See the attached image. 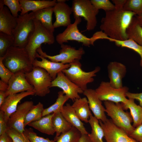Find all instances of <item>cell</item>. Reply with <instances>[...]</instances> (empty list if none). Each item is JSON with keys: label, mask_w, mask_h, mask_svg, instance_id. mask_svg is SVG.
I'll use <instances>...</instances> for the list:
<instances>
[{"label": "cell", "mask_w": 142, "mask_h": 142, "mask_svg": "<svg viewBox=\"0 0 142 142\" xmlns=\"http://www.w3.org/2000/svg\"><path fill=\"white\" fill-rule=\"evenodd\" d=\"M105 12V16L101 20V31L113 39L124 40L128 39L127 30L135 14L123 9H115Z\"/></svg>", "instance_id": "1"}, {"label": "cell", "mask_w": 142, "mask_h": 142, "mask_svg": "<svg viewBox=\"0 0 142 142\" xmlns=\"http://www.w3.org/2000/svg\"><path fill=\"white\" fill-rule=\"evenodd\" d=\"M3 57V64L13 73L19 72L26 73L33 69L32 63L24 48L12 46Z\"/></svg>", "instance_id": "2"}, {"label": "cell", "mask_w": 142, "mask_h": 142, "mask_svg": "<svg viewBox=\"0 0 142 142\" xmlns=\"http://www.w3.org/2000/svg\"><path fill=\"white\" fill-rule=\"evenodd\" d=\"M33 12L19 15L17 24L12 35L14 39L13 46L25 48L35 29Z\"/></svg>", "instance_id": "3"}, {"label": "cell", "mask_w": 142, "mask_h": 142, "mask_svg": "<svg viewBox=\"0 0 142 142\" xmlns=\"http://www.w3.org/2000/svg\"><path fill=\"white\" fill-rule=\"evenodd\" d=\"M34 21L35 30L24 48L32 63L36 58L37 49L41 47L42 44L50 45L55 42L53 33L47 29L35 18Z\"/></svg>", "instance_id": "4"}, {"label": "cell", "mask_w": 142, "mask_h": 142, "mask_svg": "<svg viewBox=\"0 0 142 142\" xmlns=\"http://www.w3.org/2000/svg\"><path fill=\"white\" fill-rule=\"evenodd\" d=\"M104 104L105 112L110 117L113 123L129 135L135 128L131 124L133 119L131 114L124 111L120 103L105 101Z\"/></svg>", "instance_id": "5"}, {"label": "cell", "mask_w": 142, "mask_h": 142, "mask_svg": "<svg viewBox=\"0 0 142 142\" xmlns=\"http://www.w3.org/2000/svg\"><path fill=\"white\" fill-rule=\"evenodd\" d=\"M25 74L27 80L34 88L35 95L44 97L50 92L53 80L45 70L33 67L31 71Z\"/></svg>", "instance_id": "6"}, {"label": "cell", "mask_w": 142, "mask_h": 142, "mask_svg": "<svg viewBox=\"0 0 142 142\" xmlns=\"http://www.w3.org/2000/svg\"><path fill=\"white\" fill-rule=\"evenodd\" d=\"M70 64V67L62 72L70 80L83 91L87 89L88 84L94 81V77L100 69L99 67H97L93 70L87 72L82 69V65L80 61Z\"/></svg>", "instance_id": "7"}, {"label": "cell", "mask_w": 142, "mask_h": 142, "mask_svg": "<svg viewBox=\"0 0 142 142\" xmlns=\"http://www.w3.org/2000/svg\"><path fill=\"white\" fill-rule=\"evenodd\" d=\"M74 22L67 27L62 33L57 34L56 37L57 42L60 45L64 43L68 42L69 40H74L81 43L85 46L94 45V42L98 40L95 33L90 38H89L80 32L78 28V25L81 22L80 17L75 18Z\"/></svg>", "instance_id": "8"}, {"label": "cell", "mask_w": 142, "mask_h": 142, "mask_svg": "<svg viewBox=\"0 0 142 142\" xmlns=\"http://www.w3.org/2000/svg\"><path fill=\"white\" fill-rule=\"evenodd\" d=\"M74 18L83 17L87 21L86 31L94 30L97 26V16L99 10L89 0H74L72 6Z\"/></svg>", "instance_id": "9"}, {"label": "cell", "mask_w": 142, "mask_h": 142, "mask_svg": "<svg viewBox=\"0 0 142 142\" xmlns=\"http://www.w3.org/2000/svg\"><path fill=\"white\" fill-rule=\"evenodd\" d=\"M59 54L54 55H48L44 52L41 47L38 48L37 52L40 55L55 62L61 63L64 64H70L79 61L85 52L83 48L76 49L75 48L64 44L60 45Z\"/></svg>", "instance_id": "10"}, {"label": "cell", "mask_w": 142, "mask_h": 142, "mask_svg": "<svg viewBox=\"0 0 142 142\" xmlns=\"http://www.w3.org/2000/svg\"><path fill=\"white\" fill-rule=\"evenodd\" d=\"M128 90V88L126 86L116 88L112 87L109 82L103 81L95 90L97 97L102 101L123 103H125L128 99L126 94Z\"/></svg>", "instance_id": "11"}, {"label": "cell", "mask_w": 142, "mask_h": 142, "mask_svg": "<svg viewBox=\"0 0 142 142\" xmlns=\"http://www.w3.org/2000/svg\"><path fill=\"white\" fill-rule=\"evenodd\" d=\"M99 123L103 130L106 142H138L115 125L111 119H107L104 122L99 120Z\"/></svg>", "instance_id": "12"}, {"label": "cell", "mask_w": 142, "mask_h": 142, "mask_svg": "<svg viewBox=\"0 0 142 142\" xmlns=\"http://www.w3.org/2000/svg\"><path fill=\"white\" fill-rule=\"evenodd\" d=\"M54 87L61 89L69 99L73 102L80 98L79 94L83 93L84 92L70 80L62 72L58 73L55 78L52 80L51 88Z\"/></svg>", "instance_id": "13"}, {"label": "cell", "mask_w": 142, "mask_h": 142, "mask_svg": "<svg viewBox=\"0 0 142 142\" xmlns=\"http://www.w3.org/2000/svg\"><path fill=\"white\" fill-rule=\"evenodd\" d=\"M32 101H25L18 105L16 110L10 115L7 122L8 127L23 133L25 131L24 123L27 114L33 106Z\"/></svg>", "instance_id": "14"}, {"label": "cell", "mask_w": 142, "mask_h": 142, "mask_svg": "<svg viewBox=\"0 0 142 142\" xmlns=\"http://www.w3.org/2000/svg\"><path fill=\"white\" fill-rule=\"evenodd\" d=\"M8 88L6 92L8 96L26 91H34L33 87L27 80L25 73L19 72L13 74L8 83Z\"/></svg>", "instance_id": "15"}, {"label": "cell", "mask_w": 142, "mask_h": 142, "mask_svg": "<svg viewBox=\"0 0 142 142\" xmlns=\"http://www.w3.org/2000/svg\"><path fill=\"white\" fill-rule=\"evenodd\" d=\"M66 0H58L53 7L55 20L53 24L54 28L67 27L71 24L70 16L72 13V7L66 3Z\"/></svg>", "instance_id": "16"}, {"label": "cell", "mask_w": 142, "mask_h": 142, "mask_svg": "<svg viewBox=\"0 0 142 142\" xmlns=\"http://www.w3.org/2000/svg\"><path fill=\"white\" fill-rule=\"evenodd\" d=\"M35 94L34 91H26L17 94L10 95L5 98L0 106V110L4 113V119L7 123L11 114L17 110L18 103L24 98Z\"/></svg>", "instance_id": "17"}, {"label": "cell", "mask_w": 142, "mask_h": 142, "mask_svg": "<svg viewBox=\"0 0 142 142\" xmlns=\"http://www.w3.org/2000/svg\"><path fill=\"white\" fill-rule=\"evenodd\" d=\"M36 57L40 58L41 60L36 59L32 63L33 67H38L45 70L53 80L55 78L58 73L68 69L70 66V64L51 61L40 55L37 53Z\"/></svg>", "instance_id": "18"}, {"label": "cell", "mask_w": 142, "mask_h": 142, "mask_svg": "<svg viewBox=\"0 0 142 142\" xmlns=\"http://www.w3.org/2000/svg\"><path fill=\"white\" fill-rule=\"evenodd\" d=\"M109 82L114 88H119L122 87V80L126 75L127 69L122 63L116 61L109 63L107 66Z\"/></svg>", "instance_id": "19"}, {"label": "cell", "mask_w": 142, "mask_h": 142, "mask_svg": "<svg viewBox=\"0 0 142 142\" xmlns=\"http://www.w3.org/2000/svg\"><path fill=\"white\" fill-rule=\"evenodd\" d=\"M88 100L90 109L94 116L99 120L105 122L107 119L105 114V108L101 101L97 97L95 90L87 89L83 93Z\"/></svg>", "instance_id": "20"}, {"label": "cell", "mask_w": 142, "mask_h": 142, "mask_svg": "<svg viewBox=\"0 0 142 142\" xmlns=\"http://www.w3.org/2000/svg\"><path fill=\"white\" fill-rule=\"evenodd\" d=\"M17 24V18L14 17L8 8L0 0V32L12 35Z\"/></svg>", "instance_id": "21"}, {"label": "cell", "mask_w": 142, "mask_h": 142, "mask_svg": "<svg viewBox=\"0 0 142 142\" xmlns=\"http://www.w3.org/2000/svg\"><path fill=\"white\" fill-rule=\"evenodd\" d=\"M22 7L20 15H23L28 12H34L39 10L49 7H53L57 1L19 0Z\"/></svg>", "instance_id": "22"}, {"label": "cell", "mask_w": 142, "mask_h": 142, "mask_svg": "<svg viewBox=\"0 0 142 142\" xmlns=\"http://www.w3.org/2000/svg\"><path fill=\"white\" fill-rule=\"evenodd\" d=\"M61 112L66 119L73 126L78 130L82 134H88L83 123L79 118L72 105L70 104L67 103L64 105Z\"/></svg>", "instance_id": "23"}, {"label": "cell", "mask_w": 142, "mask_h": 142, "mask_svg": "<svg viewBox=\"0 0 142 142\" xmlns=\"http://www.w3.org/2000/svg\"><path fill=\"white\" fill-rule=\"evenodd\" d=\"M72 106L80 120L85 123H88L91 113L87 98L76 99Z\"/></svg>", "instance_id": "24"}, {"label": "cell", "mask_w": 142, "mask_h": 142, "mask_svg": "<svg viewBox=\"0 0 142 142\" xmlns=\"http://www.w3.org/2000/svg\"><path fill=\"white\" fill-rule=\"evenodd\" d=\"M33 12L34 18L47 29L53 33L55 30L52 22L53 7L43 9Z\"/></svg>", "instance_id": "25"}, {"label": "cell", "mask_w": 142, "mask_h": 142, "mask_svg": "<svg viewBox=\"0 0 142 142\" xmlns=\"http://www.w3.org/2000/svg\"><path fill=\"white\" fill-rule=\"evenodd\" d=\"M52 122L53 129L56 133L55 138L68 131L73 126L60 112L53 113Z\"/></svg>", "instance_id": "26"}, {"label": "cell", "mask_w": 142, "mask_h": 142, "mask_svg": "<svg viewBox=\"0 0 142 142\" xmlns=\"http://www.w3.org/2000/svg\"><path fill=\"white\" fill-rule=\"evenodd\" d=\"M134 100L129 98L125 103L121 104L124 110H130L133 119V126L135 128L142 124V107L136 104Z\"/></svg>", "instance_id": "27"}, {"label": "cell", "mask_w": 142, "mask_h": 142, "mask_svg": "<svg viewBox=\"0 0 142 142\" xmlns=\"http://www.w3.org/2000/svg\"><path fill=\"white\" fill-rule=\"evenodd\" d=\"M53 113L44 116L40 119L29 123L28 125L41 132L48 135H53L55 133L52 124V119Z\"/></svg>", "instance_id": "28"}, {"label": "cell", "mask_w": 142, "mask_h": 142, "mask_svg": "<svg viewBox=\"0 0 142 142\" xmlns=\"http://www.w3.org/2000/svg\"><path fill=\"white\" fill-rule=\"evenodd\" d=\"M99 120L91 114L88 123L92 129L91 133L88 135L92 142H104V137L103 130L100 125Z\"/></svg>", "instance_id": "29"}, {"label": "cell", "mask_w": 142, "mask_h": 142, "mask_svg": "<svg viewBox=\"0 0 142 142\" xmlns=\"http://www.w3.org/2000/svg\"><path fill=\"white\" fill-rule=\"evenodd\" d=\"M128 39H130L142 46V27L134 17L126 32Z\"/></svg>", "instance_id": "30"}, {"label": "cell", "mask_w": 142, "mask_h": 142, "mask_svg": "<svg viewBox=\"0 0 142 142\" xmlns=\"http://www.w3.org/2000/svg\"><path fill=\"white\" fill-rule=\"evenodd\" d=\"M105 39L114 42L115 45L118 47L127 48L132 49L137 53L140 56V65L142 67V46L133 40L128 39L124 40L113 39L106 36Z\"/></svg>", "instance_id": "31"}, {"label": "cell", "mask_w": 142, "mask_h": 142, "mask_svg": "<svg viewBox=\"0 0 142 142\" xmlns=\"http://www.w3.org/2000/svg\"><path fill=\"white\" fill-rule=\"evenodd\" d=\"M69 99L62 91L58 92V97L55 102L48 107L44 109L42 116L58 112H61L64 104Z\"/></svg>", "instance_id": "32"}, {"label": "cell", "mask_w": 142, "mask_h": 142, "mask_svg": "<svg viewBox=\"0 0 142 142\" xmlns=\"http://www.w3.org/2000/svg\"><path fill=\"white\" fill-rule=\"evenodd\" d=\"M44 109L43 105L40 102L34 105L26 115L24 123V127L29 123L41 119Z\"/></svg>", "instance_id": "33"}, {"label": "cell", "mask_w": 142, "mask_h": 142, "mask_svg": "<svg viewBox=\"0 0 142 142\" xmlns=\"http://www.w3.org/2000/svg\"><path fill=\"white\" fill-rule=\"evenodd\" d=\"M82 135L78 130L73 126L69 131L55 138L54 140L56 142H79Z\"/></svg>", "instance_id": "34"}, {"label": "cell", "mask_w": 142, "mask_h": 142, "mask_svg": "<svg viewBox=\"0 0 142 142\" xmlns=\"http://www.w3.org/2000/svg\"><path fill=\"white\" fill-rule=\"evenodd\" d=\"M14 39L12 35H10L0 32V57H3L8 49L13 46Z\"/></svg>", "instance_id": "35"}, {"label": "cell", "mask_w": 142, "mask_h": 142, "mask_svg": "<svg viewBox=\"0 0 142 142\" xmlns=\"http://www.w3.org/2000/svg\"><path fill=\"white\" fill-rule=\"evenodd\" d=\"M123 9L134 13L136 16H142V0H126Z\"/></svg>", "instance_id": "36"}, {"label": "cell", "mask_w": 142, "mask_h": 142, "mask_svg": "<svg viewBox=\"0 0 142 142\" xmlns=\"http://www.w3.org/2000/svg\"><path fill=\"white\" fill-rule=\"evenodd\" d=\"M3 4L7 7L12 15L17 18L18 13L22 11V7L19 0H2Z\"/></svg>", "instance_id": "37"}, {"label": "cell", "mask_w": 142, "mask_h": 142, "mask_svg": "<svg viewBox=\"0 0 142 142\" xmlns=\"http://www.w3.org/2000/svg\"><path fill=\"white\" fill-rule=\"evenodd\" d=\"M6 133L14 142H30L28 137L24 133L8 127Z\"/></svg>", "instance_id": "38"}, {"label": "cell", "mask_w": 142, "mask_h": 142, "mask_svg": "<svg viewBox=\"0 0 142 142\" xmlns=\"http://www.w3.org/2000/svg\"><path fill=\"white\" fill-rule=\"evenodd\" d=\"M93 5L97 9H102L105 12L114 10L115 6L109 0H91Z\"/></svg>", "instance_id": "39"}, {"label": "cell", "mask_w": 142, "mask_h": 142, "mask_svg": "<svg viewBox=\"0 0 142 142\" xmlns=\"http://www.w3.org/2000/svg\"><path fill=\"white\" fill-rule=\"evenodd\" d=\"M29 139L30 142H55L54 140H50L48 138H44L38 136L33 129L31 128H25L23 132Z\"/></svg>", "instance_id": "40"}, {"label": "cell", "mask_w": 142, "mask_h": 142, "mask_svg": "<svg viewBox=\"0 0 142 142\" xmlns=\"http://www.w3.org/2000/svg\"><path fill=\"white\" fill-rule=\"evenodd\" d=\"M3 57H0V77L1 80L8 84L13 73L7 68L3 63Z\"/></svg>", "instance_id": "41"}, {"label": "cell", "mask_w": 142, "mask_h": 142, "mask_svg": "<svg viewBox=\"0 0 142 142\" xmlns=\"http://www.w3.org/2000/svg\"><path fill=\"white\" fill-rule=\"evenodd\" d=\"M129 136L138 142H142V124L135 128Z\"/></svg>", "instance_id": "42"}, {"label": "cell", "mask_w": 142, "mask_h": 142, "mask_svg": "<svg viewBox=\"0 0 142 142\" xmlns=\"http://www.w3.org/2000/svg\"><path fill=\"white\" fill-rule=\"evenodd\" d=\"M3 111H0V136L6 132L8 126L4 119Z\"/></svg>", "instance_id": "43"}, {"label": "cell", "mask_w": 142, "mask_h": 142, "mask_svg": "<svg viewBox=\"0 0 142 142\" xmlns=\"http://www.w3.org/2000/svg\"><path fill=\"white\" fill-rule=\"evenodd\" d=\"M126 97L129 98H132L138 100L141 106L142 107V92L139 93H133L129 92L126 94Z\"/></svg>", "instance_id": "44"}, {"label": "cell", "mask_w": 142, "mask_h": 142, "mask_svg": "<svg viewBox=\"0 0 142 142\" xmlns=\"http://www.w3.org/2000/svg\"><path fill=\"white\" fill-rule=\"evenodd\" d=\"M126 0H112V1L115 6V9H123Z\"/></svg>", "instance_id": "45"}, {"label": "cell", "mask_w": 142, "mask_h": 142, "mask_svg": "<svg viewBox=\"0 0 142 142\" xmlns=\"http://www.w3.org/2000/svg\"><path fill=\"white\" fill-rule=\"evenodd\" d=\"M0 142H14L6 132L0 136Z\"/></svg>", "instance_id": "46"}, {"label": "cell", "mask_w": 142, "mask_h": 142, "mask_svg": "<svg viewBox=\"0 0 142 142\" xmlns=\"http://www.w3.org/2000/svg\"><path fill=\"white\" fill-rule=\"evenodd\" d=\"M79 142H92L88 134H82Z\"/></svg>", "instance_id": "47"}, {"label": "cell", "mask_w": 142, "mask_h": 142, "mask_svg": "<svg viewBox=\"0 0 142 142\" xmlns=\"http://www.w3.org/2000/svg\"><path fill=\"white\" fill-rule=\"evenodd\" d=\"M8 84L0 80V91L6 92L8 88Z\"/></svg>", "instance_id": "48"}, {"label": "cell", "mask_w": 142, "mask_h": 142, "mask_svg": "<svg viewBox=\"0 0 142 142\" xmlns=\"http://www.w3.org/2000/svg\"><path fill=\"white\" fill-rule=\"evenodd\" d=\"M6 98V92L0 91V106L3 103Z\"/></svg>", "instance_id": "49"}, {"label": "cell", "mask_w": 142, "mask_h": 142, "mask_svg": "<svg viewBox=\"0 0 142 142\" xmlns=\"http://www.w3.org/2000/svg\"><path fill=\"white\" fill-rule=\"evenodd\" d=\"M136 20L139 24L142 27V16H135Z\"/></svg>", "instance_id": "50"}]
</instances>
